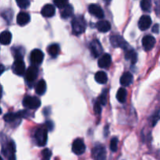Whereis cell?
<instances>
[{"mask_svg": "<svg viewBox=\"0 0 160 160\" xmlns=\"http://www.w3.org/2000/svg\"><path fill=\"white\" fill-rule=\"evenodd\" d=\"M111 63H112V58L109 54L102 55L98 62V65L100 68H108L110 67Z\"/></svg>", "mask_w": 160, "mask_h": 160, "instance_id": "obj_15", "label": "cell"}, {"mask_svg": "<svg viewBox=\"0 0 160 160\" xmlns=\"http://www.w3.org/2000/svg\"><path fill=\"white\" fill-rule=\"evenodd\" d=\"M48 52L52 57H56L59 52V46L57 44H52L48 48Z\"/></svg>", "mask_w": 160, "mask_h": 160, "instance_id": "obj_27", "label": "cell"}, {"mask_svg": "<svg viewBox=\"0 0 160 160\" xmlns=\"http://www.w3.org/2000/svg\"><path fill=\"white\" fill-rule=\"evenodd\" d=\"M31 20V17L28 13L25 12H20L17 15V22L20 26H24L27 23H28Z\"/></svg>", "mask_w": 160, "mask_h": 160, "instance_id": "obj_18", "label": "cell"}, {"mask_svg": "<svg viewBox=\"0 0 160 160\" xmlns=\"http://www.w3.org/2000/svg\"><path fill=\"white\" fill-rule=\"evenodd\" d=\"M12 70H13L14 73L19 76H22L23 73H25V63L23 60V57H22L21 54L17 53L16 54L15 56V61L12 65Z\"/></svg>", "mask_w": 160, "mask_h": 160, "instance_id": "obj_3", "label": "cell"}, {"mask_svg": "<svg viewBox=\"0 0 160 160\" xmlns=\"http://www.w3.org/2000/svg\"><path fill=\"white\" fill-rule=\"evenodd\" d=\"M31 62L34 66H38L44 59V53L40 49H34L31 52Z\"/></svg>", "mask_w": 160, "mask_h": 160, "instance_id": "obj_6", "label": "cell"}, {"mask_svg": "<svg viewBox=\"0 0 160 160\" xmlns=\"http://www.w3.org/2000/svg\"><path fill=\"white\" fill-rule=\"evenodd\" d=\"M90 51L91 52H92V56L95 58L98 57V56L102 53V46L99 41L97 40V39H95V40H93L91 42Z\"/></svg>", "mask_w": 160, "mask_h": 160, "instance_id": "obj_8", "label": "cell"}, {"mask_svg": "<svg viewBox=\"0 0 160 160\" xmlns=\"http://www.w3.org/2000/svg\"><path fill=\"white\" fill-rule=\"evenodd\" d=\"M15 152H16V147L15 144L13 142H9L7 144L6 148V152L5 155L7 157L8 160H16V156H15Z\"/></svg>", "mask_w": 160, "mask_h": 160, "instance_id": "obj_14", "label": "cell"}, {"mask_svg": "<svg viewBox=\"0 0 160 160\" xmlns=\"http://www.w3.org/2000/svg\"><path fill=\"white\" fill-rule=\"evenodd\" d=\"M96 28L100 32H108L111 29V24L107 20H100L97 22Z\"/></svg>", "mask_w": 160, "mask_h": 160, "instance_id": "obj_19", "label": "cell"}, {"mask_svg": "<svg viewBox=\"0 0 160 160\" xmlns=\"http://www.w3.org/2000/svg\"><path fill=\"white\" fill-rule=\"evenodd\" d=\"M156 44V39L153 36L146 35L142 38V46L145 51H149L154 47Z\"/></svg>", "mask_w": 160, "mask_h": 160, "instance_id": "obj_10", "label": "cell"}, {"mask_svg": "<svg viewBox=\"0 0 160 160\" xmlns=\"http://www.w3.org/2000/svg\"><path fill=\"white\" fill-rule=\"evenodd\" d=\"M42 160H50V158L52 156V152L48 148H45L42 152Z\"/></svg>", "mask_w": 160, "mask_h": 160, "instance_id": "obj_30", "label": "cell"}, {"mask_svg": "<svg viewBox=\"0 0 160 160\" xmlns=\"http://www.w3.org/2000/svg\"><path fill=\"white\" fill-rule=\"evenodd\" d=\"M72 30H73V33L74 34H81L84 32L87 27V23H86L85 20L81 16L74 17L72 20Z\"/></svg>", "mask_w": 160, "mask_h": 160, "instance_id": "obj_1", "label": "cell"}, {"mask_svg": "<svg viewBox=\"0 0 160 160\" xmlns=\"http://www.w3.org/2000/svg\"><path fill=\"white\" fill-rule=\"evenodd\" d=\"M125 58H126L127 59H128V60L131 61L132 64H134L137 62L138 59L137 53H136L135 51L133 50L132 48H131V49H127L126 53H125Z\"/></svg>", "mask_w": 160, "mask_h": 160, "instance_id": "obj_24", "label": "cell"}, {"mask_svg": "<svg viewBox=\"0 0 160 160\" xmlns=\"http://www.w3.org/2000/svg\"><path fill=\"white\" fill-rule=\"evenodd\" d=\"M92 156L94 160H106V150L102 145H98L92 150Z\"/></svg>", "mask_w": 160, "mask_h": 160, "instance_id": "obj_5", "label": "cell"}, {"mask_svg": "<svg viewBox=\"0 0 160 160\" xmlns=\"http://www.w3.org/2000/svg\"><path fill=\"white\" fill-rule=\"evenodd\" d=\"M141 8L145 12H149L152 8V0H142Z\"/></svg>", "mask_w": 160, "mask_h": 160, "instance_id": "obj_28", "label": "cell"}, {"mask_svg": "<svg viewBox=\"0 0 160 160\" xmlns=\"http://www.w3.org/2000/svg\"><path fill=\"white\" fill-rule=\"evenodd\" d=\"M98 101H99V102L101 103L102 106H105V105L106 104V94L103 93L102 95L101 96L98 98Z\"/></svg>", "mask_w": 160, "mask_h": 160, "instance_id": "obj_34", "label": "cell"}, {"mask_svg": "<svg viewBox=\"0 0 160 160\" xmlns=\"http://www.w3.org/2000/svg\"><path fill=\"white\" fill-rule=\"evenodd\" d=\"M34 138L38 146H44L46 145L48 139V131L45 127H42L36 130L34 133Z\"/></svg>", "mask_w": 160, "mask_h": 160, "instance_id": "obj_2", "label": "cell"}, {"mask_svg": "<svg viewBox=\"0 0 160 160\" xmlns=\"http://www.w3.org/2000/svg\"><path fill=\"white\" fill-rule=\"evenodd\" d=\"M17 2L21 9H27L30 6V0H17Z\"/></svg>", "mask_w": 160, "mask_h": 160, "instance_id": "obj_31", "label": "cell"}, {"mask_svg": "<svg viewBox=\"0 0 160 160\" xmlns=\"http://www.w3.org/2000/svg\"><path fill=\"white\" fill-rule=\"evenodd\" d=\"M38 73V70L37 67L33 65L26 70L25 78H26V80L28 82H31V81H34L37 78Z\"/></svg>", "mask_w": 160, "mask_h": 160, "instance_id": "obj_11", "label": "cell"}, {"mask_svg": "<svg viewBox=\"0 0 160 160\" xmlns=\"http://www.w3.org/2000/svg\"><path fill=\"white\" fill-rule=\"evenodd\" d=\"M72 151L76 155H82L85 152V145L81 139L78 138L73 142L72 145Z\"/></svg>", "mask_w": 160, "mask_h": 160, "instance_id": "obj_9", "label": "cell"}, {"mask_svg": "<svg viewBox=\"0 0 160 160\" xmlns=\"http://www.w3.org/2000/svg\"><path fill=\"white\" fill-rule=\"evenodd\" d=\"M73 15V8L71 5H67L65 8H63V11L61 12V17L63 19H67L71 17Z\"/></svg>", "mask_w": 160, "mask_h": 160, "instance_id": "obj_25", "label": "cell"}, {"mask_svg": "<svg viewBox=\"0 0 160 160\" xmlns=\"http://www.w3.org/2000/svg\"><path fill=\"white\" fill-rule=\"evenodd\" d=\"M152 25V19L149 16L144 15L138 21V28L141 31H146Z\"/></svg>", "mask_w": 160, "mask_h": 160, "instance_id": "obj_12", "label": "cell"}, {"mask_svg": "<svg viewBox=\"0 0 160 160\" xmlns=\"http://www.w3.org/2000/svg\"><path fill=\"white\" fill-rule=\"evenodd\" d=\"M53 2L59 9H63L68 5V0H54Z\"/></svg>", "mask_w": 160, "mask_h": 160, "instance_id": "obj_29", "label": "cell"}, {"mask_svg": "<svg viewBox=\"0 0 160 160\" xmlns=\"http://www.w3.org/2000/svg\"><path fill=\"white\" fill-rule=\"evenodd\" d=\"M95 79L98 84H104L107 82L108 77L106 73L103 71H98L95 73Z\"/></svg>", "mask_w": 160, "mask_h": 160, "instance_id": "obj_22", "label": "cell"}, {"mask_svg": "<svg viewBox=\"0 0 160 160\" xmlns=\"http://www.w3.org/2000/svg\"><path fill=\"white\" fill-rule=\"evenodd\" d=\"M12 40V34L9 31H5L0 34V41L2 45H9Z\"/></svg>", "mask_w": 160, "mask_h": 160, "instance_id": "obj_21", "label": "cell"}, {"mask_svg": "<svg viewBox=\"0 0 160 160\" xmlns=\"http://www.w3.org/2000/svg\"><path fill=\"white\" fill-rule=\"evenodd\" d=\"M159 26L158 24L154 25V27L152 28V32L153 33H159Z\"/></svg>", "mask_w": 160, "mask_h": 160, "instance_id": "obj_35", "label": "cell"}, {"mask_svg": "<svg viewBox=\"0 0 160 160\" xmlns=\"http://www.w3.org/2000/svg\"><path fill=\"white\" fill-rule=\"evenodd\" d=\"M55 12H56L55 6L51 4H47L44 6L43 8L42 9V11H41L42 15L44 16L45 17H52V16L55 15Z\"/></svg>", "mask_w": 160, "mask_h": 160, "instance_id": "obj_17", "label": "cell"}, {"mask_svg": "<svg viewBox=\"0 0 160 160\" xmlns=\"http://www.w3.org/2000/svg\"><path fill=\"white\" fill-rule=\"evenodd\" d=\"M26 116V112L24 111H20V112L14 113V112H9L4 116V120L8 123H11L12 121H15L17 119L20 117H24Z\"/></svg>", "mask_w": 160, "mask_h": 160, "instance_id": "obj_16", "label": "cell"}, {"mask_svg": "<svg viewBox=\"0 0 160 160\" xmlns=\"http://www.w3.org/2000/svg\"><path fill=\"white\" fill-rule=\"evenodd\" d=\"M117 145H118V139L117 138H113L110 142V149L112 152H117Z\"/></svg>", "mask_w": 160, "mask_h": 160, "instance_id": "obj_32", "label": "cell"}, {"mask_svg": "<svg viewBox=\"0 0 160 160\" xmlns=\"http://www.w3.org/2000/svg\"><path fill=\"white\" fill-rule=\"evenodd\" d=\"M45 91H46V82L44 80H41L38 82L37 85H36V93L39 95H42L45 94Z\"/></svg>", "mask_w": 160, "mask_h": 160, "instance_id": "obj_23", "label": "cell"}, {"mask_svg": "<svg viewBox=\"0 0 160 160\" xmlns=\"http://www.w3.org/2000/svg\"><path fill=\"white\" fill-rule=\"evenodd\" d=\"M110 42L114 47H120L123 49L127 50L128 47V44L126 41L120 35H112L110 37Z\"/></svg>", "mask_w": 160, "mask_h": 160, "instance_id": "obj_7", "label": "cell"}, {"mask_svg": "<svg viewBox=\"0 0 160 160\" xmlns=\"http://www.w3.org/2000/svg\"><path fill=\"white\" fill-rule=\"evenodd\" d=\"M133 79H134V77H133L132 73H131L130 72H127V73H123L120 78V84L123 86H129L130 84H132Z\"/></svg>", "mask_w": 160, "mask_h": 160, "instance_id": "obj_20", "label": "cell"}, {"mask_svg": "<svg viewBox=\"0 0 160 160\" xmlns=\"http://www.w3.org/2000/svg\"><path fill=\"white\" fill-rule=\"evenodd\" d=\"M127 95H128V92H127L126 89L121 88L119 89L117 93V99L120 103H124L127 100Z\"/></svg>", "mask_w": 160, "mask_h": 160, "instance_id": "obj_26", "label": "cell"}, {"mask_svg": "<svg viewBox=\"0 0 160 160\" xmlns=\"http://www.w3.org/2000/svg\"><path fill=\"white\" fill-rule=\"evenodd\" d=\"M89 12H90L92 15L95 16L97 18H103L104 17V12H103L102 9L97 4H92L89 6L88 7Z\"/></svg>", "mask_w": 160, "mask_h": 160, "instance_id": "obj_13", "label": "cell"}, {"mask_svg": "<svg viewBox=\"0 0 160 160\" xmlns=\"http://www.w3.org/2000/svg\"><path fill=\"white\" fill-rule=\"evenodd\" d=\"M23 105L29 109H36L40 107L41 101L36 97L26 96L23 100Z\"/></svg>", "mask_w": 160, "mask_h": 160, "instance_id": "obj_4", "label": "cell"}, {"mask_svg": "<svg viewBox=\"0 0 160 160\" xmlns=\"http://www.w3.org/2000/svg\"><path fill=\"white\" fill-rule=\"evenodd\" d=\"M104 2L106 3H109L111 2V0H104Z\"/></svg>", "mask_w": 160, "mask_h": 160, "instance_id": "obj_36", "label": "cell"}, {"mask_svg": "<svg viewBox=\"0 0 160 160\" xmlns=\"http://www.w3.org/2000/svg\"><path fill=\"white\" fill-rule=\"evenodd\" d=\"M102 110V104L99 102V101H96L95 103V106H94V111H95V114L98 115V114L101 113Z\"/></svg>", "mask_w": 160, "mask_h": 160, "instance_id": "obj_33", "label": "cell"}]
</instances>
